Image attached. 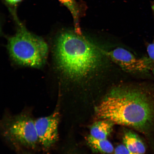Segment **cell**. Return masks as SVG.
I'll use <instances>...</instances> for the list:
<instances>
[{"label": "cell", "mask_w": 154, "mask_h": 154, "mask_svg": "<svg viewBox=\"0 0 154 154\" xmlns=\"http://www.w3.org/2000/svg\"><path fill=\"white\" fill-rule=\"evenodd\" d=\"M101 120L132 127L144 134L154 153V83L109 92L95 108Z\"/></svg>", "instance_id": "6da1fadb"}, {"label": "cell", "mask_w": 154, "mask_h": 154, "mask_svg": "<svg viewBox=\"0 0 154 154\" xmlns=\"http://www.w3.org/2000/svg\"><path fill=\"white\" fill-rule=\"evenodd\" d=\"M113 124L111 121L101 120L94 123L90 131V135L97 139H107L112 131Z\"/></svg>", "instance_id": "ba28073f"}, {"label": "cell", "mask_w": 154, "mask_h": 154, "mask_svg": "<svg viewBox=\"0 0 154 154\" xmlns=\"http://www.w3.org/2000/svg\"><path fill=\"white\" fill-rule=\"evenodd\" d=\"M123 142L127 149L132 154H145V144L137 134L130 131L125 133Z\"/></svg>", "instance_id": "52a82bcc"}, {"label": "cell", "mask_w": 154, "mask_h": 154, "mask_svg": "<svg viewBox=\"0 0 154 154\" xmlns=\"http://www.w3.org/2000/svg\"><path fill=\"white\" fill-rule=\"evenodd\" d=\"M70 11L74 19L75 30L77 33L82 35L80 28V19L81 15L79 5L75 0H58Z\"/></svg>", "instance_id": "30bf717a"}, {"label": "cell", "mask_w": 154, "mask_h": 154, "mask_svg": "<svg viewBox=\"0 0 154 154\" xmlns=\"http://www.w3.org/2000/svg\"><path fill=\"white\" fill-rule=\"evenodd\" d=\"M6 2L11 5H15L17 4L22 0H5Z\"/></svg>", "instance_id": "4fadbf2b"}, {"label": "cell", "mask_w": 154, "mask_h": 154, "mask_svg": "<svg viewBox=\"0 0 154 154\" xmlns=\"http://www.w3.org/2000/svg\"><path fill=\"white\" fill-rule=\"evenodd\" d=\"M114 154H132L124 144L119 145L115 148Z\"/></svg>", "instance_id": "7c38bea8"}, {"label": "cell", "mask_w": 154, "mask_h": 154, "mask_svg": "<svg viewBox=\"0 0 154 154\" xmlns=\"http://www.w3.org/2000/svg\"><path fill=\"white\" fill-rule=\"evenodd\" d=\"M57 70L64 79L79 82L94 72L101 60L100 53L82 35L65 30L57 36L53 48Z\"/></svg>", "instance_id": "7a4b0ae2"}, {"label": "cell", "mask_w": 154, "mask_h": 154, "mask_svg": "<svg viewBox=\"0 0 154 154\" xmlns=\"http://www.w3.org/2000/svg\"><path fill=\"white\" fill-rule=\"evenodd\" d=\"M87 141L96 151L104 154H111L114 152L112 144L107 139H97L89 135L86 138Z\"/></svg>", "instance_id": "9c48e42d"}, {"label": "cell", "mask_w": 154, "mask_h": 154, "mask_svg": "<svg viewBox=\"0 0 154 154\" xmlns=\"http://www.w3.org/2000/svg\"><path fill=\"white\" fill-rule=\"evenodd\" d=\"M3 134L13 144L34 149L39 143L35 120L28 114H19L11 117L5 122Z\"/></svg>", "instance_id": "277c9868"}, {"label": "cell", "mask_w": 154, "mask_h": 154, "mask_svg": "<svg viewBox=\"0 0 154 154\" xmlns=\"http://www.w3.org/2000/svg\"><path fill=\"white\" fill-rule=\"evenodd\" d=\"M16 33L8 38V49L11 59L17 64L40 68L47 60L49 48L43 38L29 31L17 20Z\"/></svg>", "instance_id": "3957f363"}, {"label": "cell", "mask_w": 154, "mask_h": 154, "mask_svg": "<svg viewBox=\"0 0 154 154\" xmlns=\"http://www.w3.org/2000/svg\"><path fill=\"white\" fill-rule=\"evenodd\" d=\"M147 51L148 57L151 60L153 65L152 74L154 76V38L151 42L148 43L147 45Z\"/></svg>", "instance_id": "8fae6325"}, {"label": "cell", "mask_w": 154, "mask_h": 154, "mask_svg": "<svg viewBox=\"0 0 154 154\" xmlns=\"http://www.w3.org/2000/svg\"><path fill=\"white\" fill-rule=\"evenodd\" d=\"M103 52L126 72L153 75L152 63L148 57H136L129 51L122 48H117L111 51H103Z\"/></svg>", "instance_id": "5b68a950"}, {"label": "cell", "mask_w": 154, "mask_h": 154, "mask_svg": "<svg viewBox=\"0 0 154 154\" xmlns=\"http://www.w3.org/2000/svg\"><path fill=\"white\" fill-rule=\"evenodd\" d=\"M60 115L59 109L57 108L48 116L35 120L38 141L44 149L51 148L58 139Z\"/></svg>", "instance_id": "8992f818"}]
</instances>
